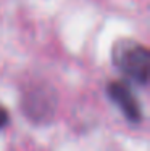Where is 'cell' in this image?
<instances>
[{
	"label": "cell",
	"mask_w": 150,
	"mask_h": 151,
	"mask_svg": "<svg viewBox=\"0 0 150 151\" xmlns=\"http://www.w3.org/2000/svg\"><path fill=\"white\" fill-rule=\"evenodd\" d=\"M113 63L126 77L136 84L145 85L149 82V50L134 40H120L112 50Z\"/></svg>",
	"instance_id": "6da1fadb"
},
{
	"label": "cell",
	"mask_w": 150,
	"mask_h": 151,
	"mask_svg": "<svg viewBox=\"0 0 150 151\" xmlns=\"http://www.w3.org/2000/svg\"><path fill=\"white\" fill-rule=\"evenodd\" d=\"M107 93H108L110 100L120 108V111L123 113V116H126L128 121L139 124L142 121V109L139 105L137 98L134 96V93L131 92V88L123 82L113 81L107 85Z\"/></svg>",
	"instance_id": "7a4b0ae2"
},
{
	"label": "cell",
	"mask_w": 150,
	"mask_h": 151,
	"mask_svg": "<svg viewBox=\"0 0 150 151\" xmlns=\"http://www.w3.org/2000/svg\"><path fill=\"white\" fill-rule=\"evenodd\" d=\"M7 122H8V113H7V109L3 106H0V129H2Z\"/></svg>",
	"instance_id": "3957f363"
}]
</instances>
